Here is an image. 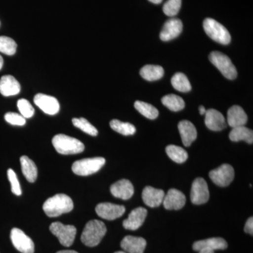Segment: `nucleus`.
I'll return each mask as SVG.
<instances>
[{"instance_id": "obj_38", "label": "nucleus", "mask_w": 253, "mask_h": 253, "mask_svg": "<svg viewBox=\"0 0 253 253\" xmlns=\"http://www.w3.org/2000/svg\"><path fill=\"white\" fill-rule=\"evenodd\" d=\"M245 232L247 234H251L253 236V217H250L246 221V225L244 228Z\"/></svg>"}, {"instance_id": "obj_25", "label": "nucleus", "mask_w": 253, "mask_h": 253, "mask_svg": "<svg viewBox=\"0 0 253 253\" xmlns=\"http://www.w3.org/2000/svg\"><path fill=\"white\" fill-rule=\"evenodd\" d=\"M229 139L235 142L244 141L248 144H253V131L246 126H237V127L233 128L232 130L231 131Z\"/></svg>"}, {"instance_id": "obj_31", "label": "nucleus", "mask_w": 253, "mask_h": 253, "mask_svg": "<svg viewBox=\"0 0 253 253\" xmlns=\"http://www.w3.org/2000/svg\"><path fill=\"white\" fill-rule=\"evenodd\" d=\"M110 126L113 130L125 136L133 135L136 132L135 126L129 123H123L118 120H113L110 122Z\"/></svg>"}, {"instance_id": "obj_10", "label": "nucleus", "mask_w": 253, "mask_h": 253, "mask_svg": "<svg viewBox=\"0 0 253 253\" xmlns=\"http://www.w3.org/2000/svg\"><path fill=\"white\" fill-rule=\"evenodd\" d=\"M210 199L209 189L207 182L203 178H197L192 184L191 201L195 205L206 204Z\"/></svg>"}, {"instance_id": "obj_33", "label": "nucleus", "mask_w": 253, "mask_h": 253, "mask_svg": "<svg viewBox=\"0 0 253 253\" xmlns=\"http://www.w3.org/2000/svg\"><path fill=\"white\" fill-rule=\"evenodd\" d=\"M17 44L11 38L6 36L0 37V52L12 56L16 51Z\"/></svg>"}, {"instance_id": "obj_34", "label": "nucleus", "mask_w": 253, "mask_h": 253, "mask_svg": "<svg viewBox=\"0 0 253 253\" xmlns=\"http://www.w3.org/2000/svg\"><path fill=\"white\" fill-rule=\"evenodd\" d=\"M181 6V0H168L163 6V12L168 16H175L179 13Z\"/></svg>"}, {"instance_id": "obj_32", "label": "nucleus", "mask_w": 253, "mask_h": 253, "mask_svg": "<svg viewBox=\"0 0 253 253\" xmlns=\"http://www.w3.org/2000/svg\"><path fill=\"white\" fill-rule=\"evenodd\" d=\"M73 126L79 128L82 131L89 134L91 136H96L98 130L94 126H93L85 118H73L72 120Z\"/></svg>"}, {"instance_id": "obj_3", "label": "nucleus", "mask_w": 253, "mask_h": 253, "mask_svg": "<svg viewBox=\"0 0 253 253\" xmlns=\"http://www.w3.org/2000/svg\"><path fill=\"white\" fill-rule=\"evenodd\" d=\"M52 144L56 151L63 155L80 154L84 149V145L81 141L63 134L55 135Z\"/></svg>"}, {"instance_id": "obj_14", "label": "nucleus", "mask_w": 253, "mask_h": 253, "mask_svg": "<svg viewBox=\"0 0 253 253\" xmlns=\"http://www.w3.org/2000/svg\"><path fill=\"white\" fill-rule=\"evenodd\" d=\"M163 204L165 208L169 210V211L180 210L185 206V195L179 190L175 189H169L168 194L165 195Z\"/></svg>"}, {"instance_id": "obj_26", "label": "nucleus", "mask_w": 253, "mask_h": 253, "mask_svg": "<svg viewBox=\"0 0 253 253\" xmlns=\"http://www.w3.org/2000/svg\"><path fill=\"white\" fill-rule=\"evenodd\" d=\"M164 73L162 66L156 65H146L140 71L141 77L148 81H158L163 77Z\"/></svg>"}, {"instance_id": "obj_37", "label": "nucleus", "mask_w": 253, "mask_h": 253, "mask_svg": "<svg viewBox=\"0 0 253 253\" xmlns=\"http://www.w3.org/2000/svg\"><path fill=\"white\" fill-rule=\"evenodd\" d=\"M4 119L6 122L13 126H23L26 124V118L18 113L9 112L6 113Z\"/></svg>"}, {"instance_id": "obj_42", "label": "nucleus", "mask_w": 253, "mask_h": 253, "mask_svg": "<svg viewBox=\"0 0 253 253\" xmlns=\"http://www.w3.org/2000/svg\"><path fill=\"white\" fill-rule=\"evenodd\" d=\"M56 253H78L76 252V251H59V252H57Z\"/></svg>"}, {"instance_id": "obj_29", "label": "nucleus", "mask_w": 253, "mask_h": 253, "mask_svg": "<svg viewBox=\"0 0 253 253\" xmlns=\"http://www.w3.org/2000/svg\"><path fill=\"white\" fill-rule=\"evenodd\" d=\"M166 151L169 158L176 163H184L188 159L187 152L180 146L169 145Z\"/></svg>"}, {"instance_id": "obj_23", "label": "nucleus", "mask_w": 253, "mask_h": 253, "mask_svg": "<svg viewBox=\"0 0 253 253\" xmlns=\"http://www.w3.org/2000/svg\"><path fill=\"white\" fill-rule=\"evenodd\" d=\"M21 91V85L16 78L4 76L0 79V93L4 96H14Z\"/></svg>"}, {"instance_id": "obj_18", "label": "nucleus", "mask_w": 253, "mask_h": 253, "mask_svg": "<svg viewBox=\"0 0 253 253\" xmlns=\"http://www.w3.org/2000/svg\"><path fill=\"white\" fill-rule=\"evenodd\" d=\"M121 246L126 253H144L146 241L144 238L126 236L121 241Z\"/></svg>"}, {"instance_id": "obj_7", "label": "nucleus", "mask_w": 253, "mask_h": 253, "mask_svg": "<svg viewBox=\"0 0 253 253\" xmlns=\"http://www.w3.org/2000/svg\"><path fill=\"white\" fill-rule=\"evenodd\" d=\"M50 231L59 239L60 244L65 247L72 246L76 239L77 229L73 225H65L56 221L49 226Z\"/></svg>"}, {"instance_id": "obj_2", "label": "nucleus", "mask_w": 253, "mask_h": 253, "mask_svg": "<svg viewBox=\"0 0 253 253\" xmlns=\"http://www.w3.org/2000/svg\"><path fill=\"white\" fill-rule=\"evenodd\" d=\"M106 231L107 229L103 221L97 219L88 221L82 233V242L88 247H95L100 244Z\"/></svg>"}, {"instance_id": "obj_21", "label": "nucleus", "mask_w": 253, "mask_h": 253, "mask_svg": "<svg viewBox=\"0 0 253 253\" xmlns=\"http://www.w3.org/2000/svg\"><path fill=\"white\" fill-rule=\"evenodd\" d=\"M178 129L183 144L185 146H190L197 137V131L193 123L189 121H182L178 125Z\"/></svg>"}, {"instance_id": "obj_4", "label": "nucleus", "mask_w": 253, "mask_h": 253, "mask_svg": "<svg viewBox=\"0 0 253 253\" xmlns=\"http://www.w3.org/2000/svg\"><path fill=\"white\" fill-rule=\"evenodd\" d=\"M204 28L206 34L213 41L221 44H229L231 36L224 26L212 18H208L204 21Z\"/></svg>"}, {"instance_id": "obj_35", "label": "nucleus", "mask_w": 253, "mask_h": 253, "mask_svg": "<svg viewBox=\"0 0 253 253\" xmlns=\"http://www.w3.org/2000/svg\"><path fill=\"white\" fill-rule=\"evenodd\" d=\"M18 109L21 113V116L25 118L33 117L35 113L34 108L28 100L21 99L18 101Z\"/></svg>"}, {"instance_id": "obj_43", "label": "nucleus", "mask_w": 253, "mask_h": 253, "mask_svg": "<svg viewBox=\"0 0 253 253\" xmlns=\"http://www.w3.org/2000/svg\"><path fill=\"white\" fill-rule=\"evenodd\" d=\"M3 63H4V61H3V58L1 57V56H0V70H1V68H2Z\"/></svg>"}, {"instance_id": "obj_16", "label": "nucleus", "mask_w": 253, "mask_h": 253, "mask_svg": "<svg viewBox=\"0 0 253 253\" xmlns=\"http://www.w3.org/2000/svg\"><path fill=\"white\" fill-rule=\"evenodd\" d=\"M165 195L163 190L148 186L143 190L142 199L144 204L149 207L157 208L163 204Z\"/></svg>"}, {"instance_id": "obj_39", "label": "nucleus", "mask_w": 253, "mask_h": 253, "mask_svg": "<svg viewBox=\"0 0 253 253\" xmlns=\"http://www.w3.org/2000/svg\"><path fill=\"white\" fill-rule=\"evenodd\" d=\"M200 114L204 115L206 114V109L204 106H201L199 107Z\"/></svg>"}, {"instance_id": "obj_44", "label": "nucleus", "mask_w": 253, "mask_h": 253, "mask_svg": "<svg viewBox=\"0 0 253 253\" xmlns=\"http://www.w3.org/2000/svg\"><path fill=\"white\" fill-rule=\"evenodd\" d=\"M114 253H126L125 252V251H118V252H116Z\"/></svg>"}, {"instance_id": "obj_11", "label": "nucleus", "mask_w": 253, "mask_h": 253, "mask_svg": "<svg viewBox=\"0 0 253 253\" xmlns=\"http://www.w3.org/2000/svg\"><path fill=\"white\" fill-rule=\"evenodd\" d=\"M126 212V208L111 204V203H101L96 207V212L99 217L106 220H114L123 215Z\"/></svg>"}, {"instance_id": "obj_13", "label": "nucleus", "mask_w": 253, "mask_h": 253, "mask_svg": "<svg viewBox=\"0 0 253 253\" xmlns=\"http://www.w3.org/2000/svg\"><path fill=\"white\" fill-rule=\"evenodd\" d=\"M183 30V24L180 19L171 18L165 23L160 34L161 41L168 42L177 38Z\"/></svg>"}, {"instance_id": "obj_15", "label": "nucleus", "mask_w": 253, "mask_h": 253, "mask_svg": "<svg viewBox=\"0 0 253 253\" xmlns=\"http://www.w3.org/2000/svg\"><path fill=\"white\" fill-rule=\"evenodd\" d=\"M147 213V211L144 208H136L133 210L129 213L127 219L123 221V224L125 229L131 231L139 229L144 224Z\"/></svg>"}, {"instance_id": "obj_22", "label": "nucleus", "mask_w": 253, "mask_h": 253, "mask_svg": "<svg viewBox=\"0 0 253 253\" xmlns=\"http://www.w3.org/2000/svg\"><path fill=\"white\" fill-rule=\"evenodd\" d=\"M247 121V115L241 106H233L228 110L227 123L231 127L245 126Z\"/></svg>"}, {"instance_id": "obj_27", "label": "nucleus", "mask_w": 253, "mask_h": 253, "mask_svg": "<svg viewBox=\"0 0 253 253\" xmlns=\"http://www.w3.org/2000/svg\"><path fill=\"white\" fill-rule=\"evenodd\" d=\"M162 103L168 109L174 112L181 111L185 106L184 99L176 94H168L163 96Z\"/></svg>"}, {"instance_id": "obj_30", "label": "nucleus", "mask_w": 253, "mask_h": 253, "mask_svg": "<svg viewBox=\"0 0 253 253\" xmlns=\"http://www.w3.org/2000/svg\"><path fill=\"white\" fill-rule=\"evenodd\" d=\"M134 108L138 112L149 119L154 120L158 118L159 112L158 109L152 105L144 102V101H136L134 103Z\"/></svg>"}, {"instance_id": "obj_1", "label": "nucleus", "mask_w": 253, "mask_h": 253, "mask_svg": "<svg viewBox=\"0 0 253 253\" xmlns=\"http://www.w3.org/2000/svg\"><path fill=\"white\" fill-rule=\"evenodd\" d=\"M73 209V200L66 194H56L46 200L43 211L49 217H56Z\"/></svg>"}, {"instance_id": "obj_20", "label": "nucleus", "mask_w": 253, "mask_h": 253, "mask_svg": "<svg viewBox=\"0 0 253 253\" xmlns=\"http://www.w3.org/2000/svg\"><path fill=\"white\" fill-rule=\"evenodd\" d=\"M228 247L227 243L222 238H211L201 241H196L193 245V249L195 251H201V250H211V251H217V250H225Z\"/></svg>"}, {"instance_id": "obj_9", "label": "nucleus", "mask_w": 253, "mask_h": 253, "mask_svg": "<svg viewBox=\"0 0 253 253\" xmlns=\"http://www.w3.org/2000/svg\"><path fill=\"white\" fill-rule=\"evenodd\" d=\"M11 240L16 250L22 253H34L35 245L33 240L18 228L11 231Z\"/></svg>"}, {"instance_id": "obj_41", "label": "nucleus", "mask_w": 253, "mask_h": 253, "mask_svg": "<svg viewBox=\"0 0 253 253\" xmlns=\"http://www.w3.org/2000/svg\"><path fill=\"white\" fill-rule=\"evenodd\" d=\"M149 1H151V3H154V4H161L163 0H149Z\"/></svg>"}, {"instance_id": "obj_36", "label": "nucleus", "mask_w": 253, "mask_h": 253, "mask_svg": "<svg viewBox=\"0 0 253 253\" xmlns=\"http://www.w3.org/2000/svg\"><path fill=\"white\" fill-rule=\"evenodd\" d=\"M7 174L10 183H11V191L13 194L16 196H21L22 191H21V186H20V183L18 180L16 173L12 169H8Z\"/></svg>"}, {"instance_id": "obj_17", "label": "nucleus", "mask_w": 253, "mask_h": 253, "mask_svg": "<svg viewBox=\"0 0 253 253\" xmlns=\"http://www.w3.org/2000/svg\"><path fill=\"white\" fill-rule=\"evenodd\" d=\"M205 123L208 129L212 131H221L226 126L224 116L215 109L206 111Z\"/></svg>"}, {"instance_id": "obj_19", "label": "nucleus", "mask_w": 253, "mask_h": 253, "mask_svg": "<svg viewBox=\"0 0 253 253\" xmlns=\"http://www.w3.org/2000/svg\"><path fill=\"white\" fill-rule=\"evenodd\" d=\"M134 192V186L127 179H121L111 186V194L118 199H129L132 197Z\"/></svg>"}, {"instance_id": "obj_6", "label": "nucleus", "mask_w": 253, "mask_h": 253, "mask_svg": "<svg viewBox=\"0 0 253 253\" xmlns=\"http://www.w3.org/2000/svg\"><path fill=\"white\" fill-rule=\"evenodd\" d=\"M211 62L220 71L221 74L229 80L237 77V71L231 59L219 51H212L209 56Z\"/></svg>"}, {"instance_id": "obj_24", "label": "nucleus", "mask_w": 253, "mask_h": 253, "mask_svg": "<svg viewBox=\"0 0 253 253\" xmlns=\"http://www.w3.org/2000/svg\"><path fill=\"white\" fill-rule=\"evenodd\" d=\"M20 161L23 175L29 182H35L38 177V169L35 163L26 156H22Z\"/></svg>"}, {"instance_id": "obj_12", "label": "nucleus", "mask_w": 253, "mask_h": 253, "mask_svg": "<svg viewBox=\"0 0 253 253\" xmlns=\"http://www.w3.org/2000/svg\"><path fill=\"white\" fill-rule=\"evenodd\" d=\"M34 103L43 112L50 116L56 115L59 111V101L54 96L44 94H38L35 96Z\"/></svg>"}, {"instance_id": "obj_5", "label": "nucleus", "mask_w": 253, "mask_h": 253, "mask_svg": "<svg viewBox=\"0 0 253 253\" xmlns=\"http://www.w3.org/2000/svg\"><path fill=\"white\" fill-rule=\"evenodd\" d=\"M106 160L102 157L85 158L73 163L72 170L77 175H90L100 170L104 166Z\"/></svg>"}, {"instance_id": "obj_40", "label": "nucleus", "mask_w": 253, "mask_h": 253, "mask_svg": "<svg viewBox=\"0 0 253 253\" xmlns=\"http://www.w3.org/2000/svg\"><path fill=\"white\" fill-rule=\"evenodd\" d=\"M199 253H214V251H211V250H201V251H199Z\"/></svg>"}, {"instance_id": "obj_28", "label": "nucleus", "mask_w": 253, "mask_h": 253, "mask_svg": "<svg viewBox=\"0 0 253 253\" xmlns=\"http://www.w3.org/2000/svg\"><path fill=\"white\" fill-rule=\"evenodd\" d=\"M172 85L176 90L181 92L191 91V85L187 77L182 73H176L171 79Z\"/></svg>"}, {"instance_id": "obj_8", "label": "nucleus", "mask_w": 253, "mask_h": 253, "mask_svg": "<svg viewBox=\"0 0 253 253\" xmlns=\"http://www.w3.org/2000/svg\"><path fill=\"white\" fill-rule=\"evenodd\" d=\"M209 176L216 185L225 187L234 180V169L230 165L223 164L211 171Z\"/></svg>"}]
</instances>
